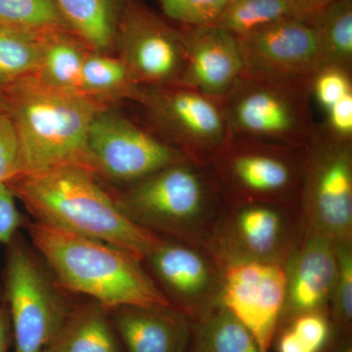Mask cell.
<instances>
[{
  "instance_id": "d4e9b609",
  "label": "cell",
  "mask_w": 352,
  "mask_h": 352,
  "mask_svg": "<svg viewBox=\"0 0 352 352\" xmlns=\"http://www.w3.org/2000/svg\"><path fill=\"white\" fill-rule=\"evenodd\" d=\"M307 17L293 0H232L217 24L236 38L292 18Z\"/></svg>"
},
{
  "instance_id": "d6986e66",
  "label": "cell",
  "mask_w": 352,
  "mask_h": 352,
  "mask_svg": "<svg viewBox=\"0 0 352 352\" xmlns=\"http://www.w3.org/2000/svg\"><path fill=\"white\" fill-rule=\"evenodd\" d=\"M43 352H126L103 305L87 298L76 302Z\"/></svg>"
},
{
  "instance_id": "1f68e13d",
  "label": "cell",
  "mask_w": 352,
  "mask_h": 352,
  "mask_svg": "<svg viewBox=\"0 0 352 352\" xmlns=\"http://www.w3.org/2000/svg\"><path fill=\"white\" fill-rule=\"evenodd\" d=\"M23 173L22 147L12 120L0 111V185Z\"/></svg>"
},
{
  "instance_id": "7402d4cb",
  "label": "cell",
  "mask_w": 352,
  "mask_h": 352,
  "mask_svg": "<svg viewBox=\"0 0 352 352\" xmlns=\"http://www.w3.org/2000/svg\"><path fill=\"white\" fill-rule=\"evenodd\" d=\"M189 352H261L252 333L219 302L192 319Z\"/></svg>"
},
{
  "instance_id": "4316f807",
  "label": "cell",
  "mask_w": 352,
  "mask_h": 352,
  "mask_svg": "<svg viewBox=\"0 0 352 352\" xmlns=\"http://www.w3.org/2000/svg\"><path fill=\"white\" fill-rule=\"evenodd\" d=\"M0 28L36 34L69 30L52 0H0Z\"/></svg>"
},
{
  "instance_id": "5bb4252c",
  "label": "cell",
  "mask_w": 352,
  "mask_h": 352,
  "mask_svg": "<svg viewBox=\"0 0 352 352\" xmlns=\"http://www.w3.org/2000/svg\"><path fill=\"white\" fill-rule=\"evenodd\" d=\"M143 264L171 307L190 318L219 302L221 267L204 248L163 238Z\"/></svg>"
},
{
  "instance_id": "e0dca14e",
  "label": "cell",
  "mask_w": 352,
  "mask_h": 352,
  "mask_svg": "<svg viewBox=\"0 0 352 352\" xmlns=\"http://www.w3.org/2000/svg\"><path fill=\"white\" fill-rule=\"evenodd\" d=\"M286 270V300L279 327L298 314L328 312L338 271L335 243L316 234L302 232Z\"/></svg>"
},
{
  "instance_id": "f1b7e54d",
  "label": "cell",
  "mask_w": 352,
  "mask_h": 352,
  "mask_svg": "<svg viewBox=\"0 0 352 352\" xmlns=\"http://www.w3.org/2000/svg\"><path fill=\"white\" fill-rule=\"evenodd\" d=\"M166 18L180 25H214L232 0H157Z\"/></svg>"
},
{
  "instance_id": "ba28073f",
  "label": "cell",
  "mask_w": 352,
  "mask_h": 352,
  "mask_svg": "<svg viewBox=\"0 0 352 352\" xmlns=\"http://www.w3.org/2000/svg\"><path fill=\"white\" fill-rule=\"evenodd\" d=\"M298 208L302 232L352 243V141L322 124L305 148Z\"/></svg>"
},
{
  "instance_id": "6da1fadb",
  "label": "cell",
  "mask_w": 352,
  "mask_h": 352,
  "mask_svg": "<svg viewBox=\"0 0 352 352\" xmlns=\"http://www.w3.org/2000/svg\"><path fill=\"white\" fill-rule=\"evenodd\" d=\"M6 185L34 221L109 243L142 261L163 241L132 222L111 190L82 166L21 173Z\"/></svg>"
},
{
  "instance_id": "9c48e42d",
  "label": "cell",
  "mask_w": 352,
  "mask_h": 352,
  "mask_svg": "<svg viewBox=\"0 0 352 352\" xmlns=\"http://www.w3.org/2000/svg\"><path fill=\"white\" fill-rule=\"evenodd\" d=\"M302 237L298 201L226 203L206 250L219 263L286 264Z\"/></svg>"
},
{
  "instance_id": "f546056e",
  "label": "cell",
  "mask_w": 352,
  "mask_h": 352,
  "mask_svg": "<svg viewBox=\"0 0 352 352\" xmlns=\"http://www.w3.org/2000/svg\"><path fill=\"white\" fill-rule=\"evenodd\" d=\"M312 99L324 111L352 94V72L329 64L319 69L311 78Z\"/></svg>"
},
{
  "instance_id": "3957f363",
  "label": "cell",
  "mask_w": 352,
  "mask_h": 352,
  "mask_svg": "<svg viewBox=\"0 0 352 352\" xmlns=\"http://www.w3.org/2000/svg\"><path fill=\"white\" fill-rule=\"evenodd\" d=\"M104 108L109 107L78 92L50 87L34 75L0 87V111L10 117L19 135L22 173L63 166L94 173L88 131Z\"/></svg>"
},
{
  "instance_id": "7a4b0ae2",
  "label": "cell",
  "mask_w": 352,
  "mask_h": 352,
  "mask_svg": "<svg viewBox=\"0 0 352 352\" xmlns=\"http://www.w3.org/2000/svg\"><path fill=\"white\" fill-rule=\"evenodd\" d=\"M30 242L60 286L87 296L108 311L120 307H168L142 258L109 243L31 221Z\"/></svg>"
},
{
  "instance_id": "8992f818",
  "label": "cell",
  "mask_w": 352,
  "mask_h": 352,
  "mask_svg": "<svg viewBox=\"0 0 352 352\" xmlns=\"http://www.w3.org/2000/svg\"><path fill=\"white\" fill-rule=\"evenodd\" d=\"M4 303L15 352H43L75 307L43 256L18 233L6 245Z\"/></svg>"
},
{
  "instance_id": "277c9868",
  "label": "cell",
  "mask_w": 352,
  "mask_h": 352,
  "mask_svg": "<svg viewBox=\"0 0 352 352\" xmlns=\"http://www.w3.org/2000/svg\"><path fill=\"white\" fill-rule=\"evenodd\" d=\"M109 189L134 223L164 239L204 249L226 207L208 166L191 160L170 164L124 188Z\"/></svg>"
},
{
  "instance_id": "603a6c76",
  "label": "cell",
  "mask_w": 352,
  "mask_h": 352,
  "mask_svg": "<svg viewBox=\"0 0 352 352\" xmlns=\"http://www.w3.org/2000/svg\"><path fill=\"white\" fill-rule=\"evenodd\" d=\"M138 87L117 55L92 50L88 53L80 78V94L112 107L119 102L133 100Z\"/></svg>"
},
{
  "instance_id": "e575fe53",
  "label": "cell",
  "mask_w": 352,
  "mask_h": 352,
  "mask_svg": "<svg viewBox=\"0 0 352 352\" xmlns=\"http://www.w3.org/2000/svg\"><path fill=\"white\" fill-rule=\"evenodd\" d=\"M279 329V333H276L274 339V342H276L277 352H314L309 347L305 346L289 328Z\"/></svg>"
},
{
  "instance_id": "ffe728a7",
  "label": "cell",
  "mask_w": 352,
  "mask_h": 352,
  "mask_svg": "<svg viewBox=\"0 0 352 352\" xmlns=\"http://www.w3.org/2000/svg\"><path fill=\"white\" fill-rule=\"evenodd\" d=\"M131 0H52L69 31L95 52L113 53L116 32Z\"/></svg>"
},
{
  "instance_id": "484cf974",
  "label": "cell",
  "mask_w": 352,
  "mask_h": 352,
  "mask_svg": "<svg viewBox=\"0 0 352 352\" xmlns=\"http://www.w3.org/2000/svg\"><path fill=\"white\" fill-rule=\"evenodd\" d=\"M39 34L0 28V87L36 74Z\"/></svg>"
},
{
  "instance_id": "8fae6325",
  "label": "cell",
  "mask_w": 352,
  "mask_h": 352,
  "mask_svg": "<svg viewBox=\"0 0 352 352\" xmlns=\"http://www.w3.org/2000/svg\"><path fill=\"white\" fill-rule=\"evenodd\" d=\"M87 150L92 170L106 186L124 188L189 157L112 107L101 109L90 124Z\"/></svg>"
},
{
  "instance_id": "44dd1931",
  "label": "cell",
  "mask_w": 352,
  "mask_h": 352,
  "mask_svg": "<svg viewBox=\"0 0 352 352\" xmlns=\"http://www.w3.org/2000/svg\"><path fill=\"white\" fill-rule=\"evenodd\" d=\"M90 51L87 43L68 29L43 32L39 34L34 76L50 87L80 94L83 64Z\"/></svg>"
},
{
  "instance_id": "52a82bcc",
  "label": "cell",
  "mask_w": 352,
  "mask_h": 352,
  "mask_svg": "<svg viewBox=\"0 0 352 352\" xmlns=\"http://www.w3.org/2000/svg\"><path fill=\"white\" fill-rule=\"evenodd\" d=\"M305 148L229 134L207 166L226 203L298 201Z\"/></svg>"
},
{
  "instance_id": "2e32d148",
  "label": "cell",
  "mask_w": 352,
  "mask_h": 352,
  "mask_svg": "<svg viewBox=\"0 0 352 352\" xmlns=\"http://www.w3.org/2000/svg\"><path fill=\"white\" fill-rule=\"evenodd\" d=\"M179 29L185 65L178 85L221 100L244 71L237 38L217 25Z\"/></svg>"
},
{
  "instance_id": "4fadbf2b",
  "label": "cell",
  "mask_w": 352,
  "mask_h": 352,
  "mask_svg": "<svg viewBox=\"0 0 352 352\" xmlns=\"http://www.w3.org/2000/svg\"><path fill=\"white\" fill-rule=\"evenodd\" d=\"M219 264V302L252 333L261 352H271L286 300V264L258 261Z\"/></svg>"
},
{
  "instance_id": "ac0fdd59",
  "label": "cell",
  "mask_w": 352,
  "mask_h": 352,
  "mask_svg": "<svg viewBox=\"0 0 352 352\" xmlns=\"http://www.w3.org/2000/svg\"><path fill=\"white\" fill-rule=\"evenodd\" d=\"M126 352H189L192 319L173 307H120L109 311Z\"/></svg>"
},
{
  "instance_id": "7c38bea8",
  "label": "cell",
  "mask_w": 352,
  "mask_h": 352,
  "mask_svg": "<svg viewBox=\"0 0 352 352\" xmlns=\"http://www.w3.org/2000/svg\"><path fill=\"white\" fill-rule=\"evenodd\" d=\"M113 54L126 65L139 87L179 83L185 65L180 29L142 0H131L120 18Z\"/></svg>"
},
{
  "instance_id": "4dcf8cb0",
  "label": "cell",
  "mask_w": 352,
  "mask_h": 352,
  "mask_svg": "<svg viewBox=\"0 0 352 352\" xmlns=\"http://www.w3.org/2000/svg\"><path fill=\"white\" fill-rule=\"evenodd\" d=\"M287 327L305 346L314 352H322L330 342L333 323L327 311L305 312L292 317L279 328Z\"/></svg>"
},
{
  "instance_id": "83f0119b",
  "label": "cell",
  "mask_w": 352,
  "mask_h": 352,
  "mask_svg": "<svg viewBox=\"0 0 352 352\" xmlns=\"http://www.w3.org/2000/svg\"><path fill=\"white\" fill-rule=\"evenodd\" d=\"M338 271L328 314L333 325L349 335L352 325V243L336 245Z\"/></svg>"
},
{
  "instance_id": "836d02e7",
  "label": "cell",
  "mask_w": 352,
  "mask_h": 352,
  "mask_svg": "<svg viewBox=\"0 0 352 352\" xmlns=\"http://www.w3.org/2000/svg\"><path fill=\"white\" fill-rule=\"evenodd\" d=\"M325 113V122L322 126L329 133L342 140L352 141V94L337 102Z\"/></svg>"
},
{
  "instance_id": "8d00e7d4",
  "label": "cell",
  "mask_w": 352,
  "mask_h": 352,
  "mask_svg": "<svg viewBox=\"0 0 352 352\" xmlns=\"http://www.w3.org/2000/svg\"><path fill=\"white\" fill-rule=\"evenodd\" d=\"M296 6L307 17L324 7L332 3L335 0H293Z\"/></svg>"
},
{
  "instance_id": "9a60e30c",
  "label": "cell",
  "mask_w": 352,
  "mask_h": 352,
  "mask_svg": "<svg viewBox=\"0 0 352 352\" xmlns=\"http://www.w3.org/2000/svg\"><path fill=\"white\" fill-rule=\"evenodd\" d=\"M244 71L270 76H312L329 65L307 17L292 18L237 38Z\"/></svg>"
},
{
  "instance_id": "d6a6232c",
  "label": "cell",
  "mask_w": 352,
  "mask_h": 352,
  "mask_svg": "<svg viewBox=\"0 0 352 352\" xmlns=\"http://www.w3.org/2000/svg\"><path fill=\"white\" fill-rule=\"evenodd\" d=\"M30 222L18 210L12 191L7 185H0V243L8 245L20 229L27 228Z\"/></svg>"
},
{
  "instance_id": "5b68a950",
  "label": "cell",
  "mask_w": 352,
  "mask_h": 352,
  "mask_svg": "<svg viewBox=\"0 0 352 352\" xmlns=\"http://www.w3.org/2000/svg\"><path fill=\"white\" fill-rule=\"evenodd\" d=\"M312 76H270L243 71L221 99L230 135L307 147L317 124Z\"/></svg>"
},
{
  "instance_id": "d590c367",
  "label": "cell",
  "mask_w": 352,
  "mask_h": 352,
  "mask_svg": "<svg viewBox=\"0 0 352 352\" xmlns=\"http://www.w3.org/2000/svg\"><path fill=\"white\" fill-rule=\"evenodd\" d=\"M12 339L10 315L4 303L3 307H0V352L8 351Z\"/></svg>"
},
{
  "instance_id": "74e56055",
  "label": "cell",
  "mask_w": 352,
  "mask_h": 352,
  "mask_svg": "<svg viewBox=\"0 0 352 352\" xmlns=\"http://www.w3.org/2000/svg\"><path fill=\"white\" fill-rule=\"evenodd\" d=\"M332 352H352V346L351 340H346L344 342L336 347Z\"/></svg>"
},
{
  "instance_id": "30bf717a",
  "label": "cell",
  "mask_w": 352,
  "mask_h": 352,
  "mask_svg": "<svg viewBox=\"0 0 352 352\" xmlns=\"http://www.w3.org/2000/svg\"><path fill=\"white\" fill-rule=\"evenodd\" d=\"M132 101L144 113L148 129L194 163L207 166L228 138L221 101L192 88L139 87Z\"/></svg>"
},
{
  "instance_id": "cb8c5ba5",
  "label": "cell",
  "mask_w": 352,
  "mask_h": 352,
  "mask_svg": "<svg viewBox=\"0 0 352 352\" xmlns=\"http://www.w3.org/2000/svg\"><path fill=\"white\" fill-rule=\"evenodd\" d=\"M307 19L318 34L329 64L352 72V0H335Z\"/></svg>"
}]
</instances>
